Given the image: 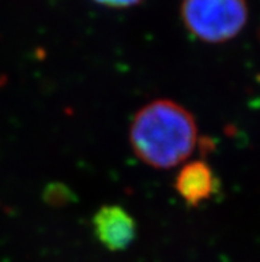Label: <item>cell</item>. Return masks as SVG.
Returning a JSON list of instances; mask_svg holds the SVG:
<instances>
[{
	"instance_id": "277c9868",
	"label": "cell",
	"mask_w": 260,
	"mask_h": 262,
	"mask_svg": "<svg viewBox=\"0 0 260 262\" xmlns=\"http://www.w3.org/2000/svg\"><path fill=\"white\" fill-rule=\"evenodd\" d=\"M175 188L186 203L198 205L214 194V173L204 161L197 160L188 163L178 173Z\"/></svg>"
},
{
	"instance_id": "5b68a950",
	"label": "cell",
	"mask_w": 260,
	"mask_h": 262,
	"mask_svg": "<svg viewBox=\"0 0 260 262\" xmlns=\"http://www.w3.org/2000/svg\"><path fill=\"white\" fill-rule=\"evenodd\" d=\"M96 3L102 4V6L115 7V8H124V7H132L138 4L142 0H94Z\"/></svg>"
},
{
	"instance_id": "6da1fadb",
	"label": "cell",
	"mask_w": 260,
	"mask_h": 262,
	"mask_svg": "<svg viewBox=\"0 0 260 262\" xmlns=\"http://www.w3.org/2000/svg\"><path fill=\"white\" fill-rule=\"evenodd\" d=\"M129 137L141 161L157 169H170L194 152L198 126L182 105L172 100H154L137 112Z\"/></svg>"
},
{
	"instance_id": "8992f818",
	"label": "cell",
	"mask_w": 260,
	"mask_h": 262,
	"mask_svg": "<svg viewBox=\"0 0 260 262\" xmlns=\"http://www.w3.org/2000/svg\"><path fill=\"white\" fill-rule=\"evenodd\" d=\"M3 83H4V79L2 76H0V86H2V84H3Z\"/></svg>"
},
{
	"instance_id": "3957f363",
	"label": "cell",
	"mask_w": 260,
	"mask_h": 262,
	"mask_svg": "<svg viewBox=\"0 0 260 262\" xmlns=\"http://www.w3.org/2000/svg\"><path fill=\"white\" fill-rule=\"evenodd\" d=\"M93 230L106 249L117 252L129 248L134 241L137 226L128 210L119 205H105L93 217Z\"/></svg>"
},
{
	"instance_id": "7a4b0ae2",
	"label": "cell",
	"mask_w": 260,
	"mask_h": 262,
	"mask_svg": "<svg viewBox=\"0 0 260 262\" xmlns=\"http://www.w3.org/2000/svg\"><path fill=\"white\" fill-rule=\"evenodd\" d=\"M184 26L206 43H224L234 39L248 19L246 0H182Z\"/></svg>"
}]
</instances>
